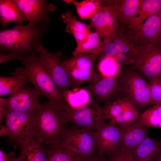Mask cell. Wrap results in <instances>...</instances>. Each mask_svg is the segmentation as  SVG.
Returning a JSON list of instances; mask_svg holds the SVG:
<instances>
[{"instance_id":"1","label":"cell","mask_w":161,"mask_h":161,"mask_svg":"<svg viewBox=\"0 0 161 161\" xmlns=\"http://www.w3.org/2000/svg\"><path fill=\"white\" fill-rule=\"evenodd\" d=\"M70 109L65 102L48 100L41 104L35 111L34 139L47 145L61 143L69 128Z\"/></svg>"},{"instance_id":"2","label":"cell","mask_w":161,"mask_h":161,"mask_svg":"<svg viewBox=\"0 0 161 161\" xmlns=\"http://www.w3.org/2000/svg\"><path fill=\"white\" fill-rule=\"evenodd\" d=\"M47 31V26L40 24L17 25L11 29L1 30V52L24 57L36 53Z\"/></svg>"},{"instance_id":"3","label":"cell","mask_w":161,"mask_h":161,"mask_svg":"<svg viewBox=\"0 0 161 161\" xmlns=\"http://www.w3.org/2000/svg\"><path fill=\"white\" fill-rule=\"evenodd\" d=\"M22 66L15 69L13 75L21 77L32 83L40 95L55 103L65 102L46 70L39 55L34 53L24 57Z\"/></svg>"},{"instance_id":"4","label":"cell","mask_w":161,"mask_h":161,"mask_svg":"<svg viewBox=\"0 0 161 161\" xmlns=\"http://www.w3.org/2000/svg\"><path fill=\"white\" fill-rule=\"evenodd\" d=\"M35 111L24 112L4 110L3 117L5 125L0 126V137L7 136L9 143H13L14 148L21 142L34 139Z\"/></svg>"},{"instance_id":"5","label":"cell","mask_w":161,"mask_h":161,"mask_svg":"<svg viewBox=\"0 0 161 161\" xmlns=\"http://www.w3.org/2000/svg\"><path fill=\"white\" fill-rule=\"evenodd\" d=\"M133 62L129 68L139 73L149 81L161 79V43L157 44L134 43Z\"/></svg>"},{"instance_id":"6","label":"cell","mask_w":161,"mask_h":161,"mask_svg":"<svg viewBox=\"0 0 161 161\" xmlns=\"http://www.w3.org/2000/svg\"><path fill=\"white\" fill-rule=\"evenodd\" d=\"M123 70L120 97L128 101L137 109L154 105L151 98L149 82L134 70L129 68Z\"/></svg>"},{"instance_id":"7","label":"cell","mask_w":161,"mask_h":161,"mask_svg":"<svg viewBox=\"0 0 161 161\" xmlns=\"http://www.w3.org/2000/svg\"><path fill=\"white\" fill-rule=\"evenodd\" d=\"M76 152L91 157L98 153L96 131L72 126L61 143Z\"/></svg>"},{"instance_id":"8","label":"cell","mask_w":161,"mask_h":161,"mask_svg":"<svg viewBox=\"0 0 161 161\" xmlns=\"http://www.w3.org/2000/svg\"><path fill=\"white\" fill-rule=\"evenodd\" d=\"M46 70L61 95L71 87L69 80L61 61L62 53L47 51L41 44L36 50Z\"/></svg>"},{"instance_id":"9","label":"cell","mask_w":161,"mask_h":161,"mask_svg":"<svg viewBox=\"0 0 161 161\" xmlns=\"http://www.w3.org/2000/svg\"><path fill=\"white\" fill-rule=\"evenodd\" d=\"M38 92L34 88L23 85L7 98H0V107L4 110L33 112L40 106Z\"/></svg>"},{"instance_id":"10","label":"cell","mask_w":161,"mask_h":161,"mask_svg":"<svg viewBox=\"0 0 161 161\" xmlns=\"http://www.w3.org/2000/svg\"><path fill=\"white\" fill-rule=\"evenodd\" d=\"M69 123L73 126L96 131L106 123L103 106L92 98L85 106L76 110L70 108Z\"/></svg>"},{"instance_id":"11","label":"cell","mask_w":161,"mask_h":161,"mask_svg":"<svg viewBox=\"0 0 161 161\" xmlns=\"http://www.w3.org/2000/svg\"><path fill=\"white\" fill-rule=\"evenodd\" d=\"M123 70L113 76L102 77L98 81L83 88L89 92L92 99L99 103L114 101L120 97Z\"/></svg>"},{"instance_id":"12","label":"cell","mask_w":161,"mask_h":161,"mask_svg":"<svg viewBox=\"0 0 161 161\" xmlns=\"http://www.w3.org/2000/svg\"><path fill=\"white\" fill-rule=\"evenodd\" d=\"M90 23L104 43L110 42L120 29L118 21L110 9L102 4L90 20Z\"/></svg>"},{"instance_id":"13","label":"cell","mask_w":161,"mask_h":161,"mask_svg":"<svg viewBox=\"0 0 161 161\" xmlns=\"http://www.w3.org/2000/svg\"><path fill=\"white\" fill-rule=\"evenodd\" d=\"M123 127L110 120L96 131L98 154L108 156L117 149L120 145Z\"/></svg>"},{"instance_id":"14","label":"cell","mask_w":161,"mask_h":161,"mask_svg":"<svg viewBox=\"0 0 161 161\" xmlns=\"http://www.w3.org/2000/svg\"><path fill=\"white\" fill-rule=\"evenodd\" d=\"M26 16L29 25L47 26L49 22V14L56 7L45 0H14Z\"/></svg>"},{"instance_id":"15","label":"cell","mask_w":161,"mask_h":161,"mask_svg":"<svg viewBox=\"0 0 161 161\" xmlns=\"http://www.w3.org/2000/svg\"><path fill=\"white\" fill-rule=\"evenodd\" d=\"M141 0H104L102 4L108 7L117 20L121 28L127 29L136 17Z\"/></svg>"},{"instance_id":"16","label":"cell","mask_w":161,"mask_h":161,"mask_svg":"<svg viewBox=\"0 0 161 161\" xmlns=\"http://www.w3.org/2000/svg\"><path fill=\"white\" fill-rule=\"evenodd\" d=\"M134 37L128 30L120 28L110 42H103V48L98 59L104 56L114 57L119 53L133 55Z\"/></svg>"},{"instance_id":"17","label":"cell","mask_w":161,"mask_h":161,"mask_svg":"<svg viewBox=\"0 0 161 161\" xmlns=\"http://www.w3.org/2000/svg\"><path fill=\"white\" fill-rule=\"evenodd\" d=\"M135 42L141 44L161 43V10L148 18L134 37Z\"/></svg>"},{"instance_id":"18","label":"cell","mask_w":161,"mask_h":161,"mask_svg":"<svg viewBox=\"0 0 161 161\" xmlns=\"http://www.w3.org/2000/svg\"><path fill=\"white\" fill-rule=\"evenodd\" d=\"M147 128L138 120L132 124L123 127L119 147L132 151L148 137Z\"/></svg>"},{"instance_id":"19","label":"cell","mask_w":161,"mask_h":161,"mask_svg":"<svg viewBox=\"0 0 161 161\" xmlns=\"http://www.w3.org/2000/svg\"><path fill=\"white\" fill-rule=\"evenodd\" d=\"M61 16L63 21L66 24V32L74 36L77 46L84 42L91 31V25L79 21L70 11L63 13Z\"/></svg>"},{"instance_id":"20","label":"cell","mask_w":161,"mask_h":161,"mask_svg":"<svg viewBox=\"0 0 161 161\" xmlns=\"http://www.w3.org/2000/svg\"><path fill=\"white\" fill-rule=\"evenodd\" d=\"M44 146L47 153L48 161H89L92 157L82 155L62 143L45 144Z\"/></svg>"},{"instance_id":"21","label":"cell","mask_w":161,"mask_h":161,"mask_svg":"<svg viewBox=\"0 0 161 161\" xmlns=\"http://www.w3.org/2000/svg\"><path fill=\"white\" fill-rule=\"evenodd\" d=\"M13 21L19 24L28 20L14 0H0V22L2 27H7Z\"/></svg>"},{"instance_id":"22","label":"cell","mask_w":161,"mask_h":161,"mask_svg":"<svg viewBox=\"0 0 161 161\" xmlns=\"http://www.w3.org/2000/svg\"><path fill=\"white\" fill-rule=\"evenodd\" d=\"M132 152L135 161H154L161 154V140L148 136Z\"/></svg>"},{"instance_id":"23","label":"cell","mask_w":161,"mask_h":161,"mask_svg":"<svg viewBox=\"0 0 161 161\" xmlns=\"http://www.w3.org/2000/svg\"><path fill=\"white\" fill-rule=\"evenodd\" d=\"M161 10V0H141L137 16L128 30L135 36L141 27L144 20Z\"/></svg>"},{"instance_id":"24","label":"cell","mask_w":161,"mask_h":161,"mask_svg":"<svg viewBox=\"0 0 161 161\" xmlns=\"http://www.w3.org/2000/svg\"><path fill=\"white\" fill-rule=\"evenodd\" d=\"M14 149L21 150L23 161H48L47 153L44 145L34 139L21 142Z\"/></svg>"},{"instance_id":"25","label":"cell","mask_w":161,"mask_h":161,"mask_svg":"<svg viewBox=\"0 0 161 161\" xmlns=\"http://www.w3.org/2000/svg\"><path fill=\"white\" fill-rule=\"evenodd\" d=\"M98 57L97 55L81 53L64 59L62 63L65 70L77 69L94 71V64Z\"/></svg>"},{"instance_id":"26","label":"cell","mask_w":161,"mask_h":161,"mask_svg":"<svg viewBox=\"0 0 161 161\" xmlns=\"http://www.w3.org/2000/svg\"><path fill=\"white\" fill-rule=\"evenodd\" d=\"M61 95L69 107L73 110L78 109L85 106L92 99L89 92L83 87L69 89L64 92Z\"/></svg>"},{"instance_id":"27","label":"cell","mask_w":161,"mask_h":161,"mask_svg":"<svg viewBox=\"0 0 161 161\" xmlns=\"http://www.w3.org/2000/svg\"><path fill=\"white\" fill-rule=\"evenodd\" d=\"M103 47V40L100 39L98 35L95 32H91L86 40L80 45L77 46L72 52L73 56L81 53H88L99 55Z\"/></svg>"},{"instance_id":"28","label":"cell","mask_w":161,"mask_h":161,"mask_svg":"<svg viewBox=\"0 0 161 161\" xmlns=\"http://www.w3.org/2000/svg\"><path fill=\"white\" fill-rule=\"evenodd\" d=\"M67 4H72L77 13L82 20H90L100 8L102 0H84L78 1L74 0H64Z\"/></svg>"},{"instance_id":"29","label":"cell","mask_w":161,"mask_h":161,"mask_svg":"<svg viewBox=\"0 0 161 161\" xmlns=\"http://www.w3.org/2000/svg\"><path fill=\"white\" fill-rule=\"evenodd\" d=\"M68 76L70 87L78 88L86 82L92 83L96 82L102 77L99 74L94 71H90L72 69L65 70Z\"/></svg>"},{"instance_id":"30","label":"cell","mask_w":161,"mask_h":161,"mask_svg":"<svg viewBox=\"0 0 161 161\" xmlns=\"http://www.w3.org/2000/svg\"><path fill=\"white\" fill-rule=\"evenodd\" d=\"M99 59L98 69L102 77L114 76L122 71L123 66L114 57L104 56Z\"/></svg>"},{"instance_id":"31","label":"cell","mask_w":161,"mask_h":161,"mask_svg":"<svg viewBox=\"0 0 161 161\" xmlns=\"http://www.w3.org/2000/svg\"><path fill=\"white\" fill-rule=\"evenodd\" d=\"M138 120L147 128H161V105H154L145 110L140 114Z\"/></svg>"},{"instance_id":"32","label":"cell","mask_w":161,"mask_h":161,"mask_svg":"<svg viewBox=\"0 0 161 161\" xmlns=\"http://www.w3.org/2000/svg\"><path fill=\"white\" fill-rule=\"evenodd\" d=\"M26 82L21 77L13 75L0 76V95L10 96Z\"/></svg>"},{"instance_id":"33","label":"cell","mask_w":161,"mask_h":161,"mask_svg":"<svg viewBox=\"0 0 161 161\" xmlns=\"http://www.w3.org/2000/svg\"><path fill=\"white\" fill-rule=\"evenodd\" d=\"M131 104L128 101L121 97L113 101L105 103L103 108L105 120L114 119L122 114Z\"/></svg>"},{"instance_id":"34","label":"cell","mask_w":161,"mask_h":161,"mask_svg":"<svg viewBox=\"0 0 161 161\" xmlns=\"http://www.w3.org/2000/svg\"><path fill=\"white\" fill-rule=\"evenodd\" d=\"M140 115L137 109L131 104L120 115L110 120L113 121L121 127H125L137 121Z\"/></svg>"},{"instance_id":"35","label":"cell","mask_w":161,"mask_h":161,"mask_svg":"<svg viewBox=\"0 0 161 161\" xmlns=\"http://www.w3.org/2000/svg\"><path fill=\"white\" fill-rule=\"evenodd\" d=\"M106 157L108 161H135L132 151L120 147Z\"/></svg>"},{"instance_id":"36","label":"cell","mask_w":161,"mask_h":161,"mask_svg":"<svg viewBox=\"0 0 161 161\" xmlns=\"http://www.w3.org/2000/svg\"><path fill=\"white\" fill-rule=\"evenodd\" d=\"M150 95L154 105H161V79H154L148 81Z\"/></svg>"},{"instance_id":"37","label":"cell","mask_w":161,"mask_h":161,"mask_svg":"<svg viewBox=\"0 0 161 161\" xmlns=\"http://www.w3.org/2000/svg\"><path fill=\"white\" fill-rule=\"evenodd\" d=\"M24 57L10 53H4L0 52V63L12 60H17L22 61Z\"/></svg>"},{"instance_id":"38","label":"cell","mask_w":161,"mask_h":161,"mask_svg":"<svg viewBox=\"0 0 161 161\" xmlns=\"http://www.w3.org/2000/svg\"><path fill=\"white\" fill-rule=\"evenodd\" d=\"M16 158V153L14 151L7 154L2 148L0 150V161H13Z\"/></svg>"},{"instance_id":"39","label":"cell","mask_w":161,"mask_h":161,"mask_svg":"<svg viewBox=\"0 0 161 161\" xmlns=\"http://www.w3.org/2000/svg\"><path fill=\"white\" fill-rule=\"evenodd\" d=\"M89 161H108L106 157L105 156H101L98 153L92 156Z\"/></svg>"},{"instance_id":"40","label":"cell","mask_w":161,"mask_h":161,"mask_svg":"<svg viewBox=\"0 0 161 161\" xmlns=\"http://www.w3.org/2000/svg\"><path fill=\"white\" fill-rule=\"evenodd\" d=\"M13 161H23V154L21 151L19 156L16 157Z\"/></svg>"},{"instance_id":"41","label":"cell","mask_w":161,"mask_h":161,"mask_svg":"<svg viewBox=\"0 0 161 161\" xmlns=\"http://www.w3.org/2000/svg\"><path fill=\"white\" fill-rule=\"evenodd\" d=\"M154 161H161V154Z\"/></svg>"},{"instance_id":"42","label":"cell","mask_w":161,"mask_h":161,"mask_svg":"<svg viewBox=\"0 0 161 161\" xmlns=\"http://www.w3.org/2000/svg\"></svg>"}]
</instances>
